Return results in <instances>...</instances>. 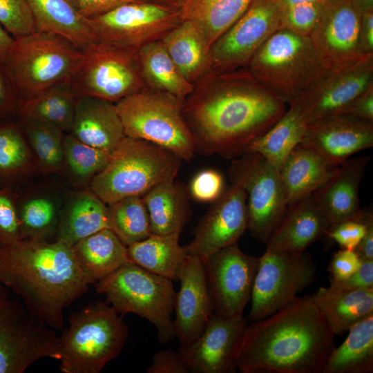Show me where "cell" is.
Segmentation results:
<instances>
[{"label": "cell", "mask_w": 373, "mask_h": 373, "mask_svg": "<svg viewBox=\"0 0 373 373\" xmlns=\"http://www.w3.org/2000/svg\"><path fill=\"white\" fill-rule=\"evenodd\" d=\"M0 283L20 296L30 313L59 330L64 308L90 285L72 247L55 239L0 246Z\"/></svg>", "instance_id": "cell-3"}, {"label": "cell", "mask_w": 373, "mask_h": 373, "mask_svg": "<svg viewBox=\"0 0 373 373\" xmlns=\"http://www.w3.org/2000/svg\"><path fill=\"white\" fill-rule=\"evenodd\" d=\"M142 77L146 88L170 94L182 101L195 90L174 64L161 40L138 50Z\"/></svg>", "instance_id": "cell-37"}, {"label": "cell", "mask_w": 373, "mask_h": 373, "mask_svg": "<svg viewBox=\"0 0 373 373\" xmlns=\"http://www.w3.org/2000/svg\"><path fill=\"white\" fill-rule=\"evenodd\" d=\"M252 0H184L182 20L195 22L211 46L245 13Z\"/></svg>", "instance_id": "cell-39"}, {"label": "cell", "mask_w": 373, "mask_h": 373, "mask_svg": "<svg viewBox=\"0 0 373 373\" xmlns=\"http://www.w3.org/2000/svg\"><path fill=\"white\" fill-rule=\"evenodd\" d=\"M259 258L243 252L237 243L220 249L204 262L214 313L243 315L251 300Z\"/></svg>", "instance_id": "cell-16"}, {"label": "cell", "mask_w": 373, "mask_h": 373, "mask_svg": "<svg viewBox=\"0 0 373 373\" xmlns=\"http://www.w3.org/2000/svg\"><path fill=\"white\" fill-rule=\"evenodd\" d=\"M76 99L71 81L64 82L23 100L17 114L21 121L47 123L69 133Z\"/></svg>", "instance_id": "cell-36"}, {"label": "cell", "mask_w": 373, "mask_h": 373, "mask_svg": "<svg viewBox=\"0 0 373 373\" xmlns=\"http://www.w3.org/2000/svg\"><path fill=\"white\" fill-rule=\"evenodd\" d=\"M204 87L184 102L195 152L235 159L268 131L287 105L261 86L245 68L204 77Z\"/></svg>", "instance_id": "cell-1"}, {"label": "cell", "mask_w": 373, "mask_h": 373, "mask_svg": "<svg viewBox=\"0 0 373 373\" xmlns=\"http://www.w3.org/2000/svg\"><path fill=\"white\" fill-rule=\"evenodd\" d=\"M110 227L126 246L151 233L150 218L142 196H129L108 205Z\"/></svg>", "instance_id": "cell-43"}, {"label": "cell", "mask_w": 373, "mask_h": 373, "mask_svg": "<svg viewBox=\"0 0 373 373\" xmlns=\"http://www.w3.org/2000/svg\"><path fill=\"white\" fill-rule=\"evenodd\" d=\"M329 287L341 291L373 288V260H362L353 274L345 280L332 283Z\"/></svg>", "instance_id": "cell-52"}, {"label": "cell", "mask_w": 373, "mask_h": 373, "mask_svg": "<svg viewBox=\"0 0 373 373\" xmlns=\"http://www.w3.org/2000/svg\"><path fill=\"white\" fill-rule=\"evenodd\" d=\"M43 358L59 361V336L0 285V373H21Z\"/></svg>", "instance_id": "cell-11"}, {"label": "cell", "mask_w": 373, "mask_h": 373, "mask_svg": "<svg viewBox=\"0 0 373 373\" xmlns=\"http://www.w3.org/2000/svg\"><path fill=\"white\" fill-rule=\"evenodd\" d=\"M329 224L312 195L287 206L266 244L271 251L300 254L325 235Z\"/></svg>", "instance_id": "cell-24"}, {"label": "cell", "mask_w": 373, "mask_h": 373, "mask_svg": "<svg viewBox=\"0 0 373 373\" xmlns=\"http://www.w3.org/2000/svg\"><path fill=\"white\" fill-rule=\"evenodd\" d=\"M0 24L15 39L36 31L28 0H0Z\"/></svg>", "instance_id": "cell-44"}, {"label": "cell", "mask_w": 373, "mask_h": 373, "mask_svg": "<svg viewBox=\"0 0 373 373\" xmlns=\"http://www.w3.org/2000/svg\"><path fill=\"white\" fill-rule=\"evenodd\" d=\"M306 126L298 111L289 106L281 118L254 140L246 151L260 153L279 169L289 152L301 142Z\"/></svg>", "instance_id": "cell-40"}, {"label": "cell", "mask_w": 373, "mask_h": 373, "mask_svg": "<svg viewBox=\"0 0 373 373\" xmlns=\"http://www.w3.org/2000/svg\"><path fill=\"white\" fill-rule=\"evenodd\" d=\"M98 39L139 50L162 39L182 21L180 8L142 1L88 19Z\"/></svg>", "instance_id": "cell-15"}, {"label": "cell", "mask_w": 373, "mask_h": 373, "mask_svg": "<svg viewBox=\"0 0 373 373\" xmlns=\"http://www.w3.org/2000/svg\"><path fill=\"white\" fill-rule=\"evenodd\" d=\"M21 240L16 191L0 189V246L10 245Z\"/></svg>", "instance_id": "cell-46"}, {"label": "cell", "mask_w": 373, "mask_h": 373, "mask_svg": "<svg viewBox=\"0 0 373 373\" xmlns=\"http://www.w3.org/2000/svg\"><path fill=\"white\" fill-rule=\"evenodd\" d=\"M363 219L366 224L365 233L354 251L361 260H373V214L372 210L364 209Z\"/></svg>", "instance_id": "cell-56"}, {"label": "cell", "mask_w": 373, "mask_h": 373, "mask_svg": "<svg viewBox=\"0 0 373 373\" xmlns=\"http://www.w3.org/2000/svg\"><path fill=\"white\" fill-rule=\"evenodd\" d=\"M247 322L243 315L224 317L213 313L197 339L179 346L178 352L191 372H235L238 351Z\"/></svg>", "instance_id": "cell-20"}, {"label": "cell", "mask_w": 373, "mask_h": 373, "mask_svg": "<svg viewBox=\"0 0 373 373\" xmlns=\"http://www.w3.org/2000/svg\"><path fill=\"white\" fill-rule=\"evenodd\" d=\"M36 31L59 35L81 50L97 40L88 19L70 0H28Z\"/></svg>", "instance_id": "cell-31"}, {"label": "cell", "mask_w": 373, "mask_h": 373, "mask_svg": "<svg viewBox=\"0 0 373 373\" xmlns=\"http://www.w3.org/2000/svg\"><path fill=\"white\" fill-rule=\"evenodd\" d=\"M64 168L70 182L76 185L88 187L93 178L107 165L111 153L83 143L70 133L63 140Z\"/></svg>", "instance_id": "cell-42"}, {"label": "cell", "mask_w": 373, "mask_h": 373, "mask_svg": "<svg viewBox=\"0 0 373 373\" xmlns=\"http://www.w3.org/2000/svg\"><path fill=\"white\" fill-rule=\"evenodd\" d=\"M311 296L248 325L237 354L242 373H322L336 347Z\"/></svg>", "instance_id": "cell-2"}, {"label": "cell", "mask_w": 373, "mask_h": 373, "mask_svg": "<svg viewBox=\"0 0 373 373\" xmlns=\"http://www.w3.org/2000/svg\"><path fill=\"white\" fill-rule=\"evenodd\" d=\"M39 173H61L64 168L63 140L65 133L50 124L21 121Z\"/></svg>", "instance_id": "cell-41"}, {"label": "cell", "mask_w": 373, "mask_h": 373, "mask_svg": "<svg viewBox=\"0 0 373 373\" xmlns=\"http://www.w3.org/2000/svg\"><path fill=\"white\" fill-rule=\"evenodd\" d=\"M82 50L81 64L71 79L77 96L117 103L146 88L138 50L97 39Z\"/></svg>", "instance_id": "cell-10"}, {"label": "cell", "mask_w": 373, "mask_h": 373, "mask_svg": "<svg viewBox=\"0 0 373 373\" xmlns=\"http://www.w3.org/2000/svg\"><path fill=\"white\" fill-rule=\"evenodd\" d=\"M184 102L145 88L116 104L126 137L145 140L190 161L195 153L193 134L184 114Z\"/></svg>", "instance_id": "cell-9"}, {"label": "cell", "mask_w": 373, "mask_h": 373, "mask_svg": "<svg viewBox=\"0 0 373 373\" xmlns=\"http://www.w3.org/2000/svg\"><path fill=\"white\" fill-rule=\"evenodd\" d=\"M69 133L84 144L110 153L126 137L115 103L90 96H77Z\"/></svg>", "instance_id": "cell-25"}, {"label": "cell", "mask_w": 373, "mask_h": 373, "mask_svg": "<svg viewBox=\"0 0 373 373\" xmlns=\"http://www.w3.org/2000/svg\"><path fill=\"white\" fill-rule=\"evenodd\" d=\"M245 68L268 93L288 106L329 72L309 37L283 28L270 37Z\"/></svg>", "instance_id": "cell-4"}, {"label": "cell", "mask_w": 373, "mask_h": 373, "mask_svg": "<svg viewBox=\"0 0 373 373\" xmlns=\"http://www.w3.org/2000/svg\"><path fill=\"white\" fill-rule=\"evenodd\" d=\"M323 1L300 3L282 9V28L309 37L321 15Z\"/></svg>", "instance_id": "cell-45"}, {"label": "cell", "mask_w": 373, "mask_h": 373, "mask_svg": "<svg viewBox=\"0 0 373 373\" xmlns=\"http://www.w3.org/2000/svg\"><path fill=\"white\" fill-rule=\"evenodd\" d=\"M311 298L334 335L373 314V288L349 291L320 287Z\"/></svg>", "instance_id": "cell-29"}, {"label": "cell", "mask_w": 373, "mask_h": 373, "mask_svg": "<svg viewBox=\"0 0 373 373\" xmlns=\"http://www.w3.org/2000/svg\"><path fill=\"white\" fill-rule=\"evenodd\" d=\"M229 173L246 192L247 229L266 245L287 207L279 169L260 153L245 151L232 160Z\"/></svg>", "instance_id": "cell-12"}, {"label": "cell", "mask_w": 373, "mask_h": 373, "mask_svg": "<svg viewBox=\"0 0 373 373\" xmlns=\"http://www.w3.org/2000/svg\"><path fill=\"white\" fill-rule=\"evenodd\" d=\"M351 2L361 14L373 12V0H351Z\"/></svg>", "instance_id": "cell-58"}, {"label": "cell", "mask_w": 373, "mask_h": 373, "mask_svg": "<svg viewBox=\"0 0 373 373\" xmlns=\"http://www.w3.org/2000/svg\"><path fill=\"white\" fill-rule=\"evenodd\" d=\"M39 173L21 124L0 122V189H17Z\"/></svg>", "instance_id": "cell-35"}, {"label": "cell", "mask_w": 373, "mask_h": 373, "mask_svg": "<svg viewBox=\"0 0 373 373\" xmlns=\"http://www.w3.org/2000/svg\"><path fill=\"white\" fill-rule=\"evenodd\" d=\"M358 46L363 55H373V12L361 15L358 31Z\"/></svg>", "instance_id": "cell-55"}, {"label": "cell", "mask_w": 373, "mask_h": 373, "mask_svg": "<svg viewBox=\"0 0 373 373\" xmlns=\"http://www.w3.org/2000/svg\"><path fill=\"white\" fill-rule=\"evenodd\" d=\"M147 373H190L186 363L178 351L173 349L163 350L156 352Z\"/></svg>", "instance_id": "cell-51"}, {"label": "cell", "mask_w": 373, "mask_h": 373, "mask_svg": "<svg viewBox=\"0 0 373 373\" xmlns=\"http://www.w3.org/2000/svg\"><path fill=\"white\" fill-rule=\"evenodd\" d=\"M122 314L106 302L88 305L68 318L59 337L63 373H99L116 358L128 338Z\"/></svg>", "instance_id": "cell-6"}, {"label": "cell", "mask_w": 373, "mask_h": 373, "mask_svg": "<svg viewBox=\"0 0 373 373\" xmlns=\"http://www.w3.org/2000/svg\"><path fill=\"white\" fill-rule=\"evenodd\" d=\"M189 187L175 180L162 182L142 196L152 233H181L191 216Z\"/></svg>", "instance_id": "cell-30"}, {"label": "cell", "mask_w": 373, "mask_h": 373, "mask_svg": "<svg viewBox=\"0 0 373 373\" xmlns=\"http://www.w3.org/2000/svg\"><path fill=\"white\" fill-rule=\"evenodd\" d=\"M182 161L160 146L126 136L88 188L107 205L129 196L142 197L155 186L175 180Z\"/></svg>", "instance_id": "cell-5"}, {"label": "cell", "mask_w": 373, "mask_h": 373, "mask_svg": "<svg viewBox=\"0 0 373 373\" xmlns=\"http://www.w3.org/2000/svg\"><path fill=\"white\" fill-rule=\"evenodd\" d=\"M20 97L4 65H0V122L17 113Z\"/></svg>", "instance_id": "cell-50"}, {"label": "cell", "mask_w": 373, "mask_h": 373, "mask_svg": "<svg viewBox=\"0 0 373 373\" xmlns=\"http://www.w3.org/2000/svg\"><path fill=\"white\" fill-rule=\"evenodd\" d=\"M300 144L338 166L353 154L373 146V122L345 114L327 117L308 124Z\"/></svg>", "instance_id": "cell-21"}, {"label": "cell", "mask_w": 373, "mask_h": 373, "mask_svg": "<svg viewBox=\"0 0 373 373\" xmlns=\"http://www.w3.org/2000/svg\"><path fill=\"white\" fill-rule=\"evenodd\" d=\"M361 15L351 0H324L309 37L327 70H337L365 57L358 46Z\"/></svg>", "instance_id": "cell-18"}, {"label": "cell", "mask_w": 373, "mask_h": 373, "mask_svg": "<svg viewBox=\"0 0 373 373\" xmlns=\"http://www.w3.org/2000/svg\"><path fill=\"white\" fill-rule=\"evenodd\" d=\"M370 160V156L347 159L312 194L329 227L362 218L364 209L360 205L358 190Z\"/></svg>", "instance_id": "cell-23"}, {"label": "cell", "mask_w": 373, "mask_h": 373, "mask_svg": "<svg viewBox=\"0 0 373 373\" xmlns=\"http://www.w3.org/2000/svg\"><path fill=\"white\" fill-rule=\"evenodd\" d=\"M94 284L119 314H135L151 322L160 343L175 337L172 314L176 294L171 279L128 261Z\"/></svg>", "instance_id": "cell-8"}, {"label": "cell", "mask_w": 373, "mask_h": 373, "mask_svg": "<svg viewBox=\"0 0 373 373\" xmlns=\"http://www.w3.org/2000/svg\"><path fill=\"white\" fill-rule=\"evenodd\" d=\"M179 281L174 305L175 334L180 344H189L201 335L214 313L204 261L188 256Z\"/></svg>", "instance_id": "cell-22"}, {"label": "cell", "mask_w": 373, "mask_h": 373, "mask_svg": "<svg viewBox=\"0 0 373 373\" xmlns=\"http://www.w3.org/2000/svg\"><path fill=\"white\" fill-rule=\"evenodd\" d=\"M167 53L184 77L195 83L211 73L210 46L200 26L182 20L161 40Z\"/></svg>", "instance_id": "cell-28"}, {"label": "cell", "mask_w": 373, "mask_h": 373, "mask_svg": "<svg viewBox=\"0 0 373 373\" xmlns=\"http://www.w3.org/2000/svg\"><path fill=\"white\" fill-rule=\"evenodd\" d=\"M15 41V38L0 24V65H4Z\"/></svg>", "instance_id": "cell-57"}, {"label": "cell", "mask_w": 373, "mask_h": 373, "mask_svg": "<svg viewBox=\"0 0 373 373\" xmlns=\"http://www.w3.org/2000/svg\"><path fill=\"white\" fill-rule=\"evenodd\" d=\"M104 229H111L108 205L87 187L66 196L54 239L73 247Z\"/></svg>", "instance_id": "cell-26"}, {"label": "cell", "mask_w": 373, "mask_h": 373, "mask_svg": "<svg viewBox=\"0 0 373 373\" xmlns=\"http://www.w3.org/2000/svg\"><path fill=\"white\" fill-rule=\"evenodd\" d=\"M280 0H252L245 13L210 48L211 73L245 68L281 26Z\"/></svg>", "instance_id": "cell-14"}, {"label": "cell", "mask_w": 373, "mask_h": 373, "mask_svg": "<svg viewBox=\"0 0 373 373\" xmlns=\"http://www.w3.org/2000/svg\"><path fill=\"white\" fill-rule=\"evenodd\" d=\"M323 0H280L282 9L300 3L309 2H321Z\"/></svg>", "instance_id": "cell-59"}, {"label": "cell", "mask_w": 373, "mask_h": 373, "mask_svg": "<svg viewBox=\"0 0 373 373\" xmlns=\"http://www.w3.org/2000/svg\"><path fill=\"white\" fill-rule=\"evenodd\" d=\"M82 56V50L65 38L35 31L15 39L4 66L22 102L71 81Z\"/></svg>", "instance_id": "cell-7"}, {"label": "cell", "mask_w": 373, "mask_h": 373, "mask_svg": "<svg viewBox=\"0 0 373 373\" xmlns=\"http://www.w3.org/2000/svg\"><path fill=\"white\" fill-rule=\"evenodd\" d=\"M341 114L373 122V86L358 96Z\"/></svg>", "instance_id": "cell-54"}, {"label": "cell", "mask_w": 373, "mask_h": 373, "mask_svg": "<svg viewBox=\"0 0 373 373\" xmlns=\"http://www.w3.org/2000/svg\"><path fill=\"white\" fill-rule=\"evenodd\" d=\"M361 263L362 260L354 250L341 249L333 255L329 265L331 283L347 279Z\"/></svg>", "instance_id": "cell-49"}, {"label": "cell", "mask_w": 373, "mask_h": 373, "mask_svg": "<svg viewBox=\"0 0 373 373\" xmlns=\"http://www.w3.org/2000/svg\"><path fill=\"white\" fill-rule=\"evenodd\" d=\"M316 272L312 256L305 251L289 254L266 249L259 257L247 320L262 319L288 305L314 283Z\"/></svg>", "instance_id": "cell-13"}, {"label": "cell", "mask_w": 373, "mask_h": 373, "mask_svg": "<svg viewBox=\"0 0 373 373\" xmlns=\"http://www.w3.org/2000/svg\"><path fill=\"white\" fill-rule=\"evenodd\" d=\"M72 248L90 284L129 261L127 247L111 229H104L86 237Z\"/></svg>", "instance_id": "cell-33"}, {"label": "cell", "mask_w": 373, "mask_h": 373, "mask_svg": "<svg viewBox=\"0 0 373 373\" xmlns=\"http://www.w3.org/2000/svg\"><path fill=\"white\" fill-rule=\"evenodd\" d=\"M151 2L160 3L168 6L180 8L184 0H146Z\"/></svg>", "instance_id": "cell-60"}, {"label": "cell", "mask_w": 373, "mask_h": 373, "mask_svg": "<svg viewBox=\"0 0 373 373\" xmlns=\"http://www.w3.org/2000/svg\"><path fill=\"white\" fill-rule=\"evenodd\" d=\"M337 167L313 149L296 146L279 168L287 206L312 195Z\"/></svg>", "instance_id": "cell-27"}, {"label": "cell", "mask_w": 373, "mask_h": 373, "mask_svg": "<svg viewBox=\"0 0 373 373\" xmlns=\"http://www.w3.org/2000/svg\"><path fill=\"white\" fill-rule=\"evenodd\" d=\"M247 228L246 192L240 184L231 182L200 219L194 238L184 251L204 262L215 252L237 243Z\"/></svg>", "instance_id": "cell-19"}, {"label": "cell", "mask_w": 373, "mask_h": 373, "mask_svg": "<svg viewBox=\"0 0 373 373\" xmlns=\"http://www.w3.org/2000/svg\"><path fill=\"white\" fill-rule=\"evenodd\" d=\"M363 216L360 220H348L331 227L325 235L335 241L341 249L354 250L366 231Z\"/></svg>", "instance_id": "cell-48"}, {"label": "cell", "mask_w": 373, "mask_h": 373, "mask_svg": "<svg viewBox=\"0 0 373 373\" xmlns=\"http://www.w3.org/2000/svg\"><path fill=\"white\" fill-rule=\"evenodd\" d=\"M373 86V55L334 71H329L308 92L289 106L307 125L342 113L361 93Z\"/></svg>", "instance_id": "cell-17"}, {"label": "cell", "mask_w": 373, "mask_h": 373, "mask_svg": "<svg viewBox=\"0 0 373 373\" xmlns=\"http://www.w3.org/2000/svg\"><path fill=\"white\" fill-rule=\"evenodd\" d=\"M15 191L22 239L54 238L66 197L61 199V195L44 189Z\"/></svg>", "instance_id": "cell-32"}, {"label": "cell", "mask_w": 373, "mask_h": 373, "mask_svg": "<svg viewBox=\"0 0 373 373\" xmlns=\"http://www.w3.org/2000/svg\"><path fill=\"white\" fill-rule=\"evenodd\" d=\"M345 341L329 355L322 373L373 372V314L348 330Z\"/></svg>", "instance_id": "cell-38"}, {"label": "cell", "mask_w": 373, "mask_h": 373, "mask_svg": "<svg viewBox=\"0 0 373 373\" xmlns=\"http://www.w3.org/2000/svg\"><path fill=\"white\" fill-rule=\"evenodd\" d=\"M146 0H70L77 11L86 19L102 15L122 5Z\"/></svg>", "instance_id": "cell-53"}, {"label": "cell", "mask_w": 373, "mask_h": 373, "mask_svg": "<svg viewBox=\"0 0 373 373\" xmlns=\"http://www.w3.org/2000/svg\"><path fill=\"white\" fill-rule=\"evenodd\" d=\"M180 235L151 233L127 247L128 260L153 274L179 281L188 256L179 244Z\"/></svg>", "instance_id": "cell-34"}, {"label": "cell", "mask_w": 373, "mask_h": 373, "mask_svg": "<svg viewBox=\"0 0 373 373\" xmlns=\"http://www.w3.org/2000/svg\"><path fill=\"white\" fill-rule=\"evenodd\" d=\"M224 190L223 176L213 169L198 172L191 180L189 191L191 198L202 202H213Z\"/></svg>", "instance_id": "cell-47"}]
</instances>
